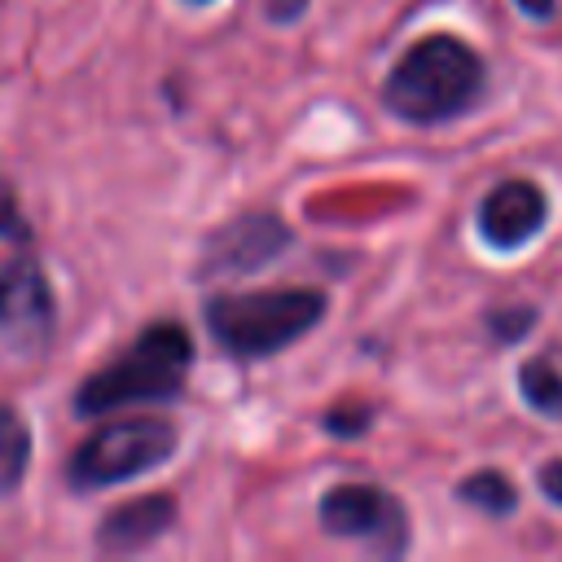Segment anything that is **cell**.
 Masks as SVG:
<instances>
[{
  "label": "cell",
  "mask_w": 562,
  "mask_h": 562,
  "mask_svg": "<svg viewBox=\"0 0 562 562\" xmlns=\"http://www.w3.org/2000/svg\"><path fill=\"white\" fill-rule=\"evenodd\" d=\"M487 92L483 57L457 35H426L417 40L386 75L382 101L404 123H448L470 114Z\"/></svg>",
  "instance_id": "6da1fadb"
},
{
  "label": "cell",
  "mask_w": 562,
  "mask_h": 562,
  "mask_svg": "<svg viewBox=\"0 0 562 562\" xmlns=\"http://www.w3.org/2000/svg\"><path fill=\"white\" fill-rule=\"evenodd\" d=\"M193 364V342L180 325L158 321L149 325L114 364L97 369L83 378L75 408L83 417L114 413L123 404H145V400H176L184 386V373Z\"/></svg>",
  "instance_id": "7a4b0ae2"
},
{
  "label": "cell",
  "mask_w": 562,
  "mask_h": 562,
  "mask_svg": "<svg viewBox=\"0 0 562 562\" xmlns=\"http://www.w3.org/2000/svg\"><path fill=\"white\" fill-rule=\"evenodd\" d=\"M325 316V294L294 285V290H246V294H215L206 299V329L211 338L241 360H263Z\"/></svg>",
  "instance_id": "3957f363"
},
{
  "label": "cell",
  "mask_w": 562,
  "mask_h": 562,
  "mask_svg": "<svg viewBox=\"0 0 562 562\" xmlns=\"http://www.w3.org/2000/svg\"><path fill=\"white\" fill-rule=\"evenodd\" d=\"M180 435L171 422L162 417H123V422H105L97 426L66 465L70 487L92 492V487H114L127 483L145 470H158L171 452H176Z\"/></svg>",
  "instance_id": "277c9868"
},
{
  "label": "cell",
  "mask_w": 562,
  "mask_h": 562,
  "mask_svg": "<svg viewBox=\"0 0 562 562\" xmlns=\"http://www.w3.org/2000/svg\"><path fill=\"white\" fill-rule=\"evenodd\" d=\"M321 527L342 540H360L378 558H400L408 549L404 505L373 483H338L321 501Z\"/></svg>",
  "instance_id": "5b68a950"
},
{
  "label": "cell",
  "mask_w": 562,
  "mask_h": 562,
  "mask_svg": "<svg viewBox=\"0 0 562 562\" xmlns=\"http://www.w3.org/2000/svg\"><path fill=\"white\" fill-rule=\"evenodd\" d=\"M285 246H290V228L281 224V215H272V211H246V215L220 224V228L202 241L198 277H241V272H259V268H268L277 255H285Z\"/></svg>",
  "instance_id": "8992f818"
},
{
  "label": "cell",
  "mask_w": 562,
  "mask_h": 562,
  "mask_svg": "<svg viewBox=\"0 0 562 562\" xmlns=\"http://www.w3.org/2000/svg\"><path fill=\"white\" fill-rule=\"evenodd\" d=\"M53 290L44 268L31 255H18L0 268V334L18 347H40L53 334Z\"/></svg>",
  "instance_id": "52a82bcc"
},
{
  "label": "cell",
  "mask_w": 562,
  "mask_h": 562,
  "mask_svg": "<svg viewBox=\"0 0 562 562\" xmlns=\"http://www.w3.org/2000/svg\"><path fill=\"white\" fill-rule=\"evenodd\" d=\"M549 220V198L536 180H501L479 206V233L496 250L531 241Z\"/></svg>",
  "instance_id": "ba28073f"
},
{
  "label": "cell",
  "mask_w": 562,
  "mask_h": 562,
  "mask_svg": "<svg viewBox=\"0 0 562 562\" xmlns=\"http://www.w3.org/2000/svg\"><path fill=\"white\" fill-rule=\"evenodd\" d=\"M171 522H176V496H167V492H149V496H136V501H123L101 518L97 549L136 553V549L154 544L158 536H167Z\"/></svg>",
  "instance_id": "9c48e42d"
},
{
  "label": "cell",
  "mask_w": 562,
  "mask_h": 562,
  "mask_svg": "<svg viewBox=\"0 0 562 562\" xmlns=\"http://www.w3.org/2000/svg\"><path fill=\"white\" fill-rule=\"evenodd\" d=\"M31 470V426L18 408L0 404V496L18 492Z\"/></svg>",
  "instance_id": "30bf717a"
},
{
  "label": "cell",
  "mask_w": 562,
  "mask_h": 562,
  "mask_svg": "<svg viewBox=\"0 0 562 562\" xmlns=\"http://www.w3.org/2000/svg\"><path fill=\"white\" fill-rule=\"evenodd\" d=\"M518 391H522V400L540 413V417H553V422H562V373L540 356V360H527L522 369H518Z\"/></svg>",
  "instance_id": "8fae6325"
},
{
  "label": "cell",
  "mask_w": 562,
  "mask_h": 562,
  "mask_svg": "<svg viewBox=\"0 0 562 562\" xmlns=\"http://www.w3.org/2000/svg\"><path fill=\"white\" fill-rule=\"evenodd\" d=\"M457 496L465 505L483 509V514H514V505H518V487L501 470H479V474L461 479L457 483Z\"/></svg>",
  "instance_id": "7c38bea8"
},
{
  "label": "cell",
  "mask_w": 562,
  "mask_h": 562,
  "mask_svg": "<svg viewBox=\"0 0 562 562\" xmlns=\"http://www.w3.org/2000/svg\"><path fill=\"white\" fill-rule=\"evenodd\" d=\"M0 241H13V246L31 241V224H26V215H22L18 189H13L4 176H0Z\"/></svg>",
  "instance_id": "4fadbf2b"
},
{
  "label": "cell",
  "mask_w": 562,
  "mask_h": 562,
  "mask_svg": "<svg viewBox=\"0 0 562 562\" xmlns=\"http://www.w3.org/2000/svg\"><path fill=\"white\" fill-rule=\"evenodd\" d=\"M531 325H536V312H531V307H501V312H487V329H492L501 342L522 338Z\"/></svg>",
  "instance_id": "5bb4252c"
},
{
  "label": "cell",
  "mask_w": 562,
  "mask_h": 562,
  "mask_svg": "<svg viewBox=\"0 0 562 562\" xmlns=\"http://www.w3.org/2000/svg\"><path fill=\"white\" fill-rule=\"evenodd\" d=\"M364 422H369V408H364V404H356V408H347V413L338 408V413H329V417H325V426H329L334 435H360V430H364Z\"/></svg>",
  "instance_id": "9a60e30c"
},
{
  "label": "cell",
  "mask_w": 562,
  "mask_h": 562,
  "mask_svg": "<svg viewBox=\"0 0 562 562\" xmlns=\"http://www.w3.org/2000/svg\"><path fill=\"white\" fill-rule=\"evenodd\" d=\"M540 492H544L553 505H562V461H544V465H540Z\"/></svg>",
  "instance_id": "2e32d148"
},
{
  "label": "cell",
  "mask_w": 562,
  "mask_h": 562,
  "mask_svg": "<svg viewBox=\"0 0 562 562\" xmlns=\"http://www.w3.org/2000/svg\"><path fill=\"white\" fill-rule=\"evenodd\" d=\"M553 4H558V0H518V9H522L527 18H549Z\"/></svg>",
  "instance_id": "e0dca14e"
},
{
  "label": "cell",
  "mask_w": 562,
  "mask_h": 562,
  "mask_svg": "<svg viewBox=\"0 0 562 562\" xmlns=\"http://www.w3.org/2000/svg\"><path fill=\"white\" fill-rule=\"evenodd\" d=\"M193 4H202V0H193Z\"/></svg>",
  "instance_id": "ac0fdd59"
}]
</instances>
